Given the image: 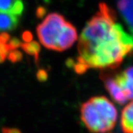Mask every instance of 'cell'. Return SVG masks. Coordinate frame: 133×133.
Returning <instances> with one entry per match:
<instances>
[{"mask_svg":"<svg viewBox=\"0 0 133 133\" xmlns=\"http://www.w3.org/2000/svg\"><path fill=\"white\" fill-rule=\"evenodd\" d=\"M19 22L18 16L0 12V32L14 30L17 28Z\"/></svg>","mask_w":133,"mask_h":133,"instance_id":"8","label":"cell"},{"mask_svg":"<svg viewBox=\"0 0 133 133\" xmlns=\"http://www.w3.org/2000/svg\"><path fill=\"white\" fill-rule=\"evenodd\" d=\"M10 36L8 33L4 32V33H0V44H7L10 39Z\"/></svg>","mask_w":133,"mask_h":133,"instance_id":"13","label":"cell"},{"mask_svg":"<svg viewBox=\"0 0 133 133\" xmlns=\"http://www.w3.org/2000/svg\"><path fill=\"white\" fill-rule=\"evenodd\" d=\"M22 54L17 50H11L8 54V58L10 61L12 62H19L22 59Z\"/></svg>","mask_w":133,"mask_h":133,"instance_id":"10","label":"cell"},{"mask_svg":"<svg viewBox=\"0 0 133 133\" xmlns=\"http://www.w3.org/2000/svg\"><path fill=\"white\" fill-rule=\"evenodd\" d=\"M5 56H2V55H0V63H2V62H3L5 61Z\"/></svg>","mask_w":133,"mask_h":133,"instance_id":"16","label":"cell"},{"mask_svg":"<svg viewBox=\"0 0 133 133\" xmlns=\"http://www.w3.org/2000/svg\"><path fill=\"white\" fill-rule=\"evenodd\" d=\"M36 33L44 48L58 52L70 48L78 39L75 26L58 13H51L43 19Z\"/></svg>","mask_w":133,"mask_h":133,"instance_id":"2","label":"cell"},{"mask_svg":"<svg viewBox=\"0 0 133 133\" xmlns=\"http://www.w3.org/2000/svg\"><path fill=\"white\" fill-rule=\"evenodd\" d=\"M10 52V49L8 44H0V55L7 57L8 54Z\"/></svg>","mask_w":133,"mask_h":133,"instance_id":"12","label":"cell"},{"mask_svg":"<svg viewBox=\"0 0 133 133\" xmlns=\"http://www.w3.org/2000/svg\"><path fill=\"white\" fill-rule=\"evenodd\" d=\"M24 11L23 0H0V12L21 16Z\"/></svg>","mask_w":133,"mask_h":133,"instance_id":"6","label":"cell"},{"mask_svg":"<svg viewBox=\"0 0 133 133\" xmlns=\"http://www.w3.org/2000/svg\"><path fill=\"white\" fill-rule=\"evenodd\" d=\"M117 6L126 24L133 33V0H118Z\"/></svg>","mask_w":133,"mask_h":133,"instance_id":"5","label":"cell"},{"mask_svg":"<svg viewBox=\"0 0 133 133\" xmlns=\"http://www.w3.org/2000/svg\"><path fill=\"white\" fill-rule=\"evenodd\" d=\"M3 133H21L18 129H4Z\"/></svg>","mask_w":133,"mask_h":133,"instance_id":"15","label":"cell"},{"mask_svg":"<svg viewBox=\"0 0 133 133\" xmlns=\"http://www.w3.org/2000/svg\"><path fill=\"white\" fill-rule=\"evenodd\" d=\"M21 47L28 54L33 55L34 56H36V58L38 57V52L40 50V47L37 42H26L24 44H22Z\"/></svg>","mask_w":133,"mask_h":133,"instance_id":"9","label":"cell"},{"mask_svg":"<svg viewBox=\"0 0 133 133\" xmlns=\"http://www.w3.org/2000/svg\"><path fill=\"white\" fill-rule=\"evenodd\" d=\"M81 118L90 132L105 133L114 128L118 112L107 98L95 96L81 105Z\"/></svg>","mask_w":133,"mask_h":133,"instance_id":"3","label":"cell"},{"mask_svg":"<svg viewBox=\"0 0 133 133\" xmlns=\"http://www.w3.org/2000/svg\"><path fill=\"white\" fill-rule=\"evenodd\" d=\"M32 38H33V36L30 32H24L22 34V39L25 42H30L32 40Z\"/></svg>","mask_w":133,"mask_h":133,"instance_id":"14","label":"cell"},{"mask_svg":"<svg viewBox=\"0 0 133 133\" xmlns=\"http://www.w3.org/2000/svg\"><path fill=\"white\" fill-rule=\"evenodd\" d=\"M101 78L111 97L119 104L133 100V66L116 74L102 73Z\"/></svg>","mask_w":133,"mask_h":133,"instance_id":"4","label":"cell"},{"mask_svg":"<svg viewBox=\"0 0 133 133\" xmlns=\"http://www.w3.org/2000/svg\"><path fill=\"white\" fill-rule=\"evenodd\" d=\"M121 126L124 133H133V101L127 105L122 111Z\"/></svg>","mask_w":133,"mask_h":133,"instance_id":"7","label":"cell"},{"mask_svg":"<svg viewBox=\"0 0 133 133\" xmlns=\"http://www.w3.org/2000/svg\"><path fill=\"white\" fill-rule=\"evenodd\" d=\"M132 52L133 36L117 22L114 10L100 3L78 37L74 69L78 73L88 69H115Z\"/></svg>","mask_w":133,"mask_h":133,"instance_id":"1","label":"cell"},{"mask_svg":"<svg viewBox=\"0 0 133 133\" xmlns=\"http://www.w3.org/2000/svg\"><path fill=\"white\" fill-rule=\"evenodd\" d=\"M8 44L10 49V51H11V50H16L18 48L21 47L22 44L21 43L19 38L14 37V38H11L10 39Z\"/></svg>","mask_w":133,"mask_h":133,"instance_id":"11","label":"cell"}]
</instances>
